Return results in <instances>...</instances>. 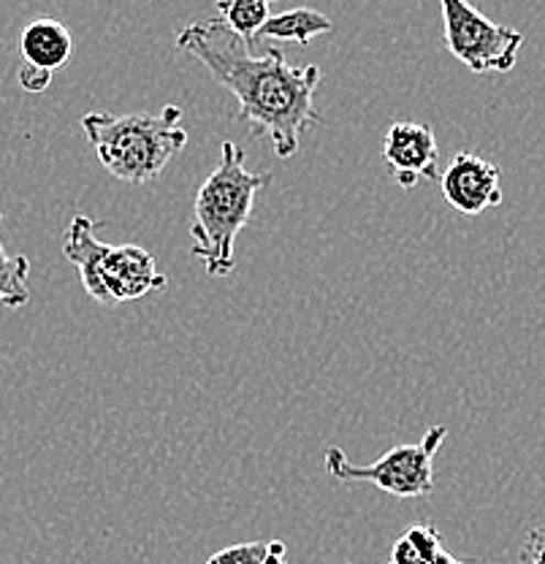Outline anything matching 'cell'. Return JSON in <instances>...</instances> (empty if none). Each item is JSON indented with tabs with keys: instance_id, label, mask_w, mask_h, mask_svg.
<instances>
[{
	"instance_id": "cell-1",
	"label": "cell",
	"mask_w": 545,
	"mask_h": 564,
	"mask_svg": "<svg viewBox=\"0 0 545 564\" xmlns=\"http://www.w3.org/2000/svg\"><path fill=\"white\" fill-rule=\"evenodd\" d=\"M177 50L196 57L239 101V120L253 133H266L274 155L288 161L302 147V137L320 122L315 109L324 70L293 66L283 50L272 46L263 57L250 55L222 20L190 22L177 35Z\"/></svg>"
},
{
	"instance_id": "cell-4",
	"label": "cell",
	"mask_w": 545,
	"mask_h": 564,
	"mask_svg": "<svg viewBox=\"0 0 545 564\" xmlns=\"http://www.w3.org/2000/svg\"><path fill=\"white\" fill-rule=\"evenodd\" d=\"M445 434H448L445 426H432L421 443L396 445L367 467L350 462L342 448H328L326 469L339 484L367 480L396 499L429 497L435 491V454L443 445Z\"/></svg>"
},
{
	"instance_id": "cell-10",
	"label": "cell",
	"mask_w": 545,
	"mask_h": 564,
	"mask_svg": "<svg viewBox=\"0 0 545 564\" xmlns=\"http://www.w3.org/2000/svg\"><path fill=\"white\" fill-rule=\"evenodd\" d=\"M20 52L25 57V66L55 74L72 57L74 39L63 22L52 20V17H39V20L28 22V28L22 31Z\"/></svg>"
},
{
	"instance_id": "cell-16",
	"label": "cell",
	"mask_w": 545,
	"mask_h": 564,
	"mask_svg": "<svg viewBox=\"0 0 545 564\" xmlns=\"http://www.w3.org/2000/svg\"><path fill=\"white\" fill-rule=\"evenodd\" d=\"M521 564H545V524L535 527L524 538V545H521L519 554Z\"/></svg>"
},
{
	"instance_id": "cell-5",
	"label": "cell",
	"mask_w": 545,
	"mask_h": 564,
	"mask_svg": "<svg viewBox=\"0 0 545 564\" xmlns=\"http://www.w3.org/2000/svg\"><path fill=\"white\" fill-rule=\"evenodd\" d=\"M445 50L472 74H508L515 68L524 35L480 14L465 0H443Z\"/></svg>"
},
{
	"instance_id": "cell-8",
	"label": "cell",
	"mask_w": 545,
	"mask_h": 564,
	"mask_svg": "<svg viewBox=\"0 0 545 564\" xmlns=\"http://www.w3.org/2000/svg\"><path fill=\"white\" fill-rule=\"evenodd\" d=\"M168 285L166 274L157 272L155 256L139 245L111 247L103 263V291L109 307L122 302H137L152 291H163Z\"/></svg>"
},
{
	"instance_id": "cell-17",
	"label": "cell",
	"mask_w": 545,
	"mask_h": 564,
	"mask_svg": "<svg viewBox=\"0 0 545 564\" xmlns=\"http://www.w3.org/2000/svg\"><path fill=\"white\" fill-rule=\"evenodd\" d=\"M50 82H52L50 70H41V68H33V66H22L20 68V85L25 87L28 93H44L46 87H50Z\"/></svg>"
},
{
	"instance_id": "cell-13",
	"label": "cell",
	"mask_w": 545,
	"mask_h": 564,
	"mask_svg": "<svg viewBox=\"0 0 545 564\" xmlns=\"http://www.w3.org/2000/svg\"><path fill=\"white\" fill-rule=\"evenodd\" d=\"M0 228H3V215H0ZM31 261L28 256H9L0 239V307L20 310L31 302Z\"/></svg>"
},
{
	"instance_id": "cell-14",
	"label": "cell",
	"mask_w": 545,
	"mask_h": 564,
	"mask_svg": "<svg viewBox=\"0 0 545 564\" xmlns=\"http://www.w3.org/2000/svg\"><path fill=\"white\" fill-rule=\"evenodd\" d=\"M266 556L269 543H239L209 556L207 564H266Z\"/></svg>"
},
{
	"instance_id": "cell-18",
	"label": "cell",
	"mask_w": 545,
	"mask_h": 564,
	"mask_svg": "<svg viewBox=\"0 0 545 564\" xmlns=\"http://www.w3.org/2000/svg\"><path fill=\"white\" fill-rule=\"evenodd\" d=\"M266 564H285V543H283V540H272V543H269Z\"/></svg>"
},
{
	"instance_id": "cell-11",
	"label": "cell",
	"mask_w": 545,
	"mask_h": 564,
	"mask_svg": "<svg viewBox=\"0 0 545 564\" xmlns=\"http://www.w3.org/2000/svg\"><path fill=\"white\" fill-rule=\"evenodd\" d=\"M334 22L326 14L315 9H288L283 14L269 17L266 25L261 28L258 39L266 41H293V44L309 46V41L318 39V35L331 33Z\"/></svg>"
},
{
	"instance_id": "cell-6",
	"label": "cell",
	"mask_w": 545,
	"mask_h": 564,
	"mask_svg": "<svg viewBox=\"0 0 545 564\" xmlns=\"http://www.w3.org/2000/svg\"><path fill=\"white\" fill-rule=\"evenodd\" d=\"M500 166L486 161L483 155L470 150L456 152L450 166L439 172V187L443 198L456 212L467 217L483 215L486 209H494L502 204V182Z\"/></svg>"
},
{
	"instance_id": "cell-9",
	"label": "cell",
	"mask_w": 545,
	"mask_h": 564,
	"mask_svg": "<svg viewBox=\"0 0 545 564\" xmlns=\"http://www.w3.org/2000/svg\"><path fill=\"white\" fill-rule=\"evenodd\" d=\"M111 245L98 239V223L90 215H76L63 237V252L79 272L81 285L90 293L92 302L109 307L107 291H103V263H107Z\"/></svg>"
},
{
	"instance_id": "cell-2",
	"label": "cell",
	"mask_w": 545,
	"mask_h": 564,
	"mask_svg": "<svg viewBox=\"0 0 545 564\" xmlns=\"http://www.w3.org/2000/svg\"><path fill=\"white\" fill-rule=\"evenodd\" d=\"M272 185V174H253L244 166V152L237 141H222L220 163L198 187L193 204V258L204 263L209 278L233 272V247L242 228L253 217L255 198Z\"/></svg>"
},
{
	"instance_id": "cell-7",
	"label": "cell",
	"mask_w": 545,
	"mask_h": 564,
	"mask_svg": "<svg viewBox=\"0 0 545 564\" xmlns=\"http://www.w3.org/2000/svg\"><path fill=\"white\" fill-rule=\"evenodd\" d=\"M383 161L400 187H415L421 180L439 176V147L429 122H391L383 137Z\"/></svg>"
},
{
	"instance_id": "cell-3",
	"label": "cell",
	"mask_w": 545,
	"mask_h": 564,
	"mask_svg": "<svg viewBox=\"0 0 545 564\" xmlns=\"http://www.w3.org/2000/svg\"><path fill=\"white\" fill-rule=\"evenodd\" d=\"M81 131L115 180L144 185L157 180L172 158L187 144L179 106H163L161 115H109L90 111L81 117Z\"/></svg>"
},
{
	"instance_id": "cell-12",
	"label": "cell",
	"mask_w": 545,
	"mask_h": 564,
	"mask_svg": "<svg viewBox=\"0 0 545 564\" xmlns=\"http://www.w3.org/2000/svg\"><path fill=\"white\" fill-rule=\"evenodd\" d=\"M218 11L222 14V25L248 46L255 44L258 33L272 17L266 0H220Z\"/></svg>"
},
{
	"instance_id": "cell-15",
	"label": "cell",
	"mask_w": 545,
	"mask_h": 564,
	"mask_svg": "<svg viewBox=\"0 0 545 564\" xmlns=\"http://www.w3.org/2000/svg\"><path fill=\"white\" fill-rule=\"evenodd\" d=\"M404 538H407L410 543H413V549L418 551V556L426 564L435 562V556L439 554V551H443V538H439L437 529L429 527V524L413 527L407 534H404Z\"/></svg>"
}]
</instances>
